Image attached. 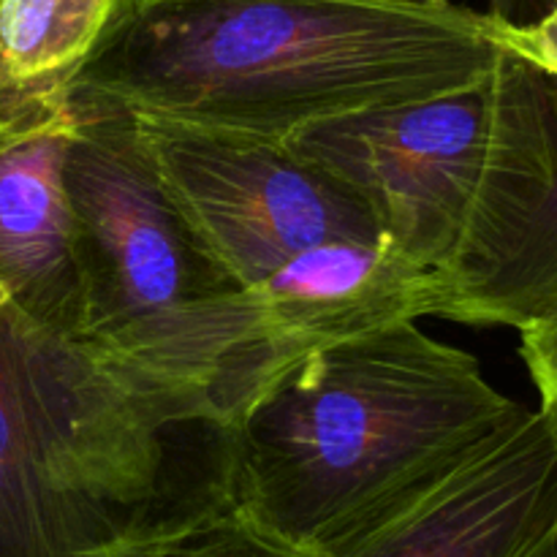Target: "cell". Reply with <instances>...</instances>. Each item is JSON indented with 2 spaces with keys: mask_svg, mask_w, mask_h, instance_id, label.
I'll return each instance as SVG.
<instances>
[{
  "mask_svg": "<svg viewBox=\"0 0 557 557\" xmlns=\"http://www.w3.org/2000/svg\"><path fill=\"white\" fill-rule=\"evenodd\" d=\"M319 557H557V408H528Z\"/></svg>",
  "mask_w": 557,
  "mask_h": 557,
  "instance_id": "ba28073f",
  "label": "cell"
},
{
  "mask_svg": "<svg viewBox=\"0 0 557 557\" xmlns=\"http://www.w3.org/2000/svg\"><path fill=\"white\" fill-rule=\"evenodd\" d=\"M498 52V20L451 0H114L74 92L286 141L471 85Z\"/></svg>",
  "mask_w": 557,
  "mask_h": 557,
  "instance_id": "6da1fadb",
  "label": "cell"
},
{
  "mask_svg": "<svg viewBox=\"0 0 557 557\" xmlns=\"http://www.w3.org/2000/svg\"><path fill=\"white\" fill-rule=\"evenodd\" d=\"M228 504L196 397L0 308V557H141Z\"/></svg>",
  "mask_w": 557,
  "mask_h": 557,
  "instance_id": "3957f363",
  "label": "cell"
},
{
  "mask_svg": "<svg viewBox=\"0 0 557 557\" xmlns=\"http://www.w3.org/2000/svg\"><path fill=\"white\" fill-rule=\"evenodd\" d=\"M525 411L476 357L389 321L299 359L223 428L228 500L321 555Z\"/></svg>",
  "mask_w": 557,
  "mask_h": 557,
  "instance_id": "7a4b0ae2",
  "label": "cell"
},
{
  "mask_svg": "<svg viewBox=\"0 0 557 557\" xmlns=\"http://www.w3.org/2000/svg\"><path fill=\"white\" fill-rule=\"evenodd\" d=\"M136 120L174 205L243 288L330 239H381L362 201L288 141Z\"/></svg>",
  "mask_w": 557,
  "mask_h": 557,
  "instance_id": "8992f818",
  "label": "cell"
},
{
  "mask_svg": "<svg viewBox=\"0 0 557 557\" xmlns=\"http://www.w3.org/2000/svg\"><path fill=\"white\" fill-rule=\"evenodd\" d=\"M65 188L82 288L79 341L196 397H215L239 335L243 286L169 196L134 112L74 92Z\"/></svg>",
  "mask_w": 557,
  "mask_h": 557,
  "instance_id": "277c9868",
  "label": "cell"
},
{
  "mask_svg": "<svg viewBox=\"0 0 557 557\" xmlns=\"http://www.w3.org/2000/svg\"><path fill=\"white\" fill-rule=\"evenodd\" d=\"M441 283L384 239H330L243 288L239 337L215 403L226 428L277 375L337 341L438 315Z\"/></svg>",
  "mask_w": 557,
  "mask_h": 557,
  "instance_id": "52a82bcc",
  "label": "cell"
},
{
  "mask_svg": "<svg viewBox=\"0 0 557 557\" xmlns=\"http://www.w3.org/2000/svg\"><path fill=\"white\" fill-rule=\"evenodd\" d=\"M141 557H319L294 547L286 539L234 509L232 504L210 511L177 531L166 533Z\"/></svg>",
  "mask_w": 557,
  "mask_h": 557,
  "instance_id": "8fae6325",
  "label": "cell"
},
{
  "mask_svg": "<svg viewBox=\"0 0 557 557\" xmlns=\"http://www.w3.org/2000/svg\"><path fill=\"white\" fill-rule=\"evenodd\" d=\"M493 71V69H490ZM490 71L471 85L364 109L288 136L364 205L381 239L438 277L455 264L493 145Z\"/></svg>",
  "mask_w": 557,
  "mask_h": 557,
  "instance_id": "5b68a950",
  "label": "cell"
},
{
  "mask_svg": "<svg viewBox=\"0 0 557 557\" xmlns=\"http://www.w3.org/2000/svg\"><path fill=\"white\" fill-rule=\"evenodd\" d=\"M520 354L542 403L557 408V319L520 330Z\"/></svg>",
  "mask_w": 557,
  "mask_h": 557,
  "instance_id": "7c38bea8",
  "label": "cell"
},
{
  "mask_svg": "<svg viewBox=\"0 0 557 557\" xmlns=\"http://www.w3.org/2000/svg\"><path fill=\"white\" fill-rule=\"evenodd\" d=\"M504 27L536 60L542 74V190L509 248L482 277L451 299L444 319L525 330L539 321L557 319V9L528 25Z\"/></svg>",
  "mask_w": 557,
  "mask_h": 557,
  "instance_id": "9c48e42d",
  "label": "cell"
},
{
  "mask_svg": "<svg viewBox=\"0 0 557 557\" xmlns=\"http://www.w3.org/2000/svg\"><path fill=\"white\" fill-rule=\"evenodd\" d=\"M114 0H0V134L71 112Z\"/></svg>",
  "mask_w": 557,
  "mask_h": 557,
  "instance_id": "30bf717a",
  "label": "cell"
}]
</instances>
